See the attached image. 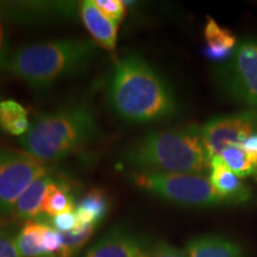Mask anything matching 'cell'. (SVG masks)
Masks as SVG:
<instances>
[{
    "label": "cell",
    "mask_w": 257,
    "mask_h": 257,
    "mask_svg": "<svg viewBox=\"0 0 257 257\" xmlns=\"http://www.w3.org/2000/svg\"><path fill=\"white\" fill-rule=\"evenodd\" d=\"M229 93L257 107V44L245 42L234 51L230 66L224 72Z\"/></svg>",
    "instance_id": "obj_8"
},
{
    "label": "cell",
    "mask_w": 257,
    "mask_h": 257,
    "mask_svg": "<svg viewBox=\"0 0 257 257\" xmlns=\"http://www.w3.org/2000/svg\"><path fill=\"white\" fill-rule=\"evenodd\" d=\"M98 135V121L92 107L78 102L40 115L19 138V143L24 153L41 162H50L76 153Z\"/></svg>",
    "instance_id": "obj_4"
},
{
    "label": "cell",
    "mask_w": 257,
    "mask_h": 257,
    "mask_svg": "<svg viewBox=\"0 0 257 257\" xmlns=\"http://www.w3.org/2000/svg\"><path fill=\"white\" fill-rule=\"evenodd\" d=\"M106 94L112 111L131 124L155 123L178 112L172 89L138 54H128L115 63Z\"/></svg>",
    "instance_id": "obj_1"
},
{
    "label": "cell",
    "mask_w": 257,
    "mask_h": 257,
    "mask_svg": "<svg viewBox=\"0 0 257 257\" xmlns=\"http://www.w3.org/2000/svg\"><path fill=\"white\" fill-rule=\"evenodd\" d=\"M93 2L106 17L110 18L118 25L121 23L126 15L124 2H120V0H93Z\"/></svg>",
    "instance_id": "obj_22"
},
{
    "label": "cell",
    "mask_w": 257,
    "mask_h": 257,
    "mask_svg": "<svg viewBox=\"0 0 257 257\" xmlns=\"http://www.w3.org/2000/svg\"><path fill=\"white\" fill-rule=\"evenodd\" d=\"M148 257H188L186 250H181L166 242L152 244Z\"/></svg>",
    "instance_id": "obj_26"
},
{
    "label": "cell",
    "mask_w": 257,
    "mask_h": 257,
    "mask_svg": "<svg viewBox=\"0 0 257 257\" xmlns=\"http://www.w3.org/2000/svg\"><path fill=\"white\" fill-rule=\"evenodd\" d=\"M27 110L12 99L0 101V128L12 136H24L30 130Z\"/></svg>",
    "instance_id": "obj_18"
},
{
    "label": "cell",
    "mask_w": 257,
    "mask_h": 257,
    "mask_svg": "<svg viewBox=\"0 0 257 257\" xmlns=\"http://www.w3.org/2000/svg\"><path fill=\"white\" fill-rule=\"evenodd\" d=\"M15 237L8 225L0 223V257H19Z\"/></svg>",
    "instance_id": "obj_25"
},
{
    "label": "cell",
    "mask_w": 257,
    "mask_h": 257,
    "mask_svg": "<svg viewBox=\"0 0 257 257\" xmlns=\"http://www.w3.org/2000/svg\"><path fill=\"white\" fill-rule=\"evenodd\" d=\"M205 38L207 42V56L212 60L225 59L236 46L233 35L218 25L212 18L207 19Z\"/></svg>",
    "instance_id": "obj_19"
},
{
    "label": "cell",
    "mask_w": 257,
    "mask_h": 257,
    "mask_svg": "<svg viewBox=\"0 0 257 257\" xmlns=\"http://www.w3.org/2000/svg\"><path fill=\"white\" fill-rule=\"evenodd\" d=\"M131 180L142 191L180 206L207 208L231 205L214 189L210 179L200 174L135 172Z\"/></svg>",
    "instance_id": "obj_5"
},
{
    "label": "cell",
    "mask_w": 257,
    "mask_h": 257,
    "mask_svg": "<svg viewBox=\"0 0 257 257\" xmlns=\"http://www.w3.org/2000/svg\"><path fill=\"white\" fill-rule=\"evenodd\" d=\"M96 50L94 41L81 38L22 46L10 55L6 72L35 91H46L56 82L87 69Z\"/></svg>",
    "instance_id": "obj_3"
},
{
    "label": "cell",
    "mask_w": 257,
    "mask_h": 257,
    "mask_svg": "<svg viewBox=\"0 0 257 257\" xmlns=\"http://www.w3.org/2000/svg\"><path fill=\"white\" fill-rule=\"evenodd\" d=\"M202 140L208 155L218 156L230 144H239L257 135V111L217 117L201 126Z\"/></svg>",
    "instance_id": "obj_7"
},
{
    "label": "cell",
    "mask_w": 257,
    "mask_h": 257,
    "mask_svg": "<svg viewBox=\"0 0 257 257\" xmlns=\"http://www.w3.org/2000/svg\"><path fill=\"white\" fill-rule=\"evenodd\" d=\"M47 224L30 220L24 224L15 237V244L19 257H46L43 251V232Z\"/></svg>",
    "instance_id": "obj_17"
},
{
    "label": "cell",
    "mask_w": 257,
    "mask_h": 257,
    "mask_svg": "<svg viewBox=\"0 0 257 257\" xmlns=\"http://www.w3.org/2000/svg\"><path fill=\"white\" fill-rule=\"evenodd\" d=\"M9 22L0 12V73L6 72V67L11 55L9 38Z\"/></svg>",
    "instance_id": "obj_24"
},
{
    "label": "cell",
    "mask_w": 257,
    "mask_h": 257,
    "mask_svg": "<svg viewBox=\"0 0 257 257\" xmlns=\"http://www.w3.org/2000/svg\"><path fill=\"white\" fill-rule=\"evenodd\" d=\"M188 257H245L239 244L219 236H200L186 245Z\"/></svg>",
    "instance_id": "obj_14"
},
{
    "label": "cell",
    "mask_w": 257,
    "mask_h": 257,
    "mask_svg": "<svg viewBox=\"0 0 257 257\" xmlns=\"http://www.w3.org/2000/svg\"><path fill=\"white\" fill-rule=\"evenodd\" d=\"M123 160L137 172L202 175L211 169V157L198 125L148 133L131 143Z\"/></svg>",
    "instance_id": "obj_2"
},
{
    "label": "cell",
    "mask_w": 257,
    "mask_h": 257,
    "mask_svg": "<svg viewBox=\"0 0 257 257\" xmlns=\"http://www.w3.org/2000/svg\"><path fill=\"white\" fill-rule=\"evenodd\" d=\"M80 16L83 25L92 35L93 41L106 50L114 51L117 47L118 24L106 17L92 0H86L80 4Z\"/></svg>",
    "instance_id": "obj_11"
},
{
    "label": "cell",
    "mask_w": 257,
    "mask_h": 257,
    "mask_svg": "<svg viewBox=\"0 0 257 257\" xmlns=\"http://www.w3.org/2000/svg\"><path fill=\"white\" fill-rule=\"evenodd\" d=\"M42 223L50 225L53 229L59 231V232H70V231L76 230L79 227L78 217H76L75 211L66 212V213L57 214L49 218L48 220H40Z\"/></svg>",
    "instance_id": "obj_23"
},
{
    "label": "cell",
    "mask_w": 257,
    "mask_h": 257,
    "mask_svg": "<svg viewBox=\"0 0 257 257\" xmlns=\"http://www.w3.org/2000/svg\"><path fill=\"white\" fill-rule=\"evenodd\" d=\"M237 146L242 148L244 152L248 154V155L251 156L252 159L257 160V135L246 138V140H244L243 142L237 144Z\"/></svg>",
    "instance_id": "obj_27"
},
{
    "label": "cell",
    "mask_w": 257,
    "mask_h": 257,
    "mask_svg": "<svg viewBox=\"0 0 257 257\" xmlns=\"http://www.w3.org/2000/svg\"><path fill=\"white\" fill-rule=\"evenodd\" d=\"M150 244L124 225L108 230L82 257H148Z\"/></svg>",
    "instance_id": "obj_9"
},
{
    "label": "cell",
    "mask_w": 257,
    "mask_h": 257,
    "mask_svg": "<svg viewBox=\"0 0 257 257\" xmlns=\"http://www.w3.org/2000/svg\"><path fill=\"white\" fill-rule=\"evenodd\" d=\"M76 6L63 2H0V12L8 22L43 23L50 19L73 17Z\"/></svg>",
    "instance_id": "obj_10"
},
{
    "label": "cell",
    "mask_w": 257,
    "mask_h": 257,
    "mask_svg": "<svg viewBox=\"0 0 257 257\" xmlns=\"http://www.w3.org/2000/svg\"><path fill=\"white\" fill-rule=\"evenodd\" d=\"M208 179L214 189L231 204H242L251 198V189L240 181L219 156L212 157Z\"/></svg>",
    "instance_id": "obj_12"
},
{
    "label": "cell",
    "mask_w": 257,
    "mask_h": 257,
    "mask_svg": "<svg viewBox=\"0 0 257 257\" xmlns=\"http://www.w3.org/2000/svg\"><path fill=\"white\" fill-rule=\"evenodd\" d=\"M74 210H75V204H74L72 186L64 181L61 176L55 175V179L50 184L44 198L42 214L51 218Z\"/></svg>",
    "instance_id": "obj_16"
},
{
    "label": "cell",
    "mask_w": 257,
    "mask_h": 257,
    "mask_svg": "<svg viewBox=\"0 0 257 257\" xmlns=\"http://www.w3.org/2000/svg\"><path fill=\"white\" fill-rule=\"evenodd\" d=\"M47 172L43 162L27 153L0 149V214H11L29 186Z\"/></svg>",
    "instance_id": "obj_6"
},
{
    "label": "cell",
    "mask_w": 257,
    "mask_h": 257,
    "mask_svg": "<svg viewBox=\"0 0 257 257\" xmlns=\"http://www.w3.org/2000/svg\"><path fill=\"white\" fill-rule=\"evenodd\" d=\"M110 207L111 200L107 193L102 188H92L83 195L74 210L79 226L93 225L96 227L107 217Z\"/></svg>",
    "instance_id": "obj_15"
},
{
    "label": "cell",
    "mask_w": 257,
    "mask_h": 257,
    "mask_svg": "<svg viewBox=\"0 0 257 257\" xmlns=\"http://www.w3.org/2000/svg\"><path fill=\"white\" fill-rule=\"evenodd\" d=\"M95 226L85 225L79 226L78 229L70 232H61L62 237V245L57 257H74L78 253L83 245L88 242L91 236L94 232Z\"/></svg>",
    "instance_id": "obj_21"
},
{
    "label": "cell",
    "mask_w": 257,
    "mask_h": 257,
    "mask_svg": "<svg viewBox=\"0 0 257 257\" xmlns=\"http://www.w3.org/2000/svg\"><path fill=\"white\" fill-rule=\"evenodd\" d=\"M54 179H55V175L53 173L47 172L46 174L35 180L16 202L14 211L11 213L12 216L19 220L27 221L40 218L47 191Z\"/></svg>",
    "instance_id": "obj_13"
},
{
    "label": "cell",
    "mask_w": 257,
    "mask_h": 257,
    "mask_svg": "<svg viewBox=\"0 0 257 257\" xmlns=\"http://www.w3.org/2000/svg\"><path fill=\"white\" fill-rule=\"evenodd\" d=\"M218 156L238 178L257 176V160L252 159L237 144H230Z\"/></svg>",
    "instance_id": "obj_20"
}]
</instances>
